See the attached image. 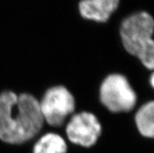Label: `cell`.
Wrapping results in <instances>:
<instances>
[{"label":"cell","instance_id":"5","mask_svg":"<svg viewBox=\"0 0 154 153\" xmlns=\"http://www.w3.org/2000/svg\"><path fill=\"white\" fill-rule=\"evenodd\" d=\"M65 133L70 143L88 148L97 143L102 134V125L94 113L83 111L70 116Z\"/></svg>","mask_w":154,"mask_h":153},{"label":"cell","instance_id":"8","mask_svg":"<svg viewBox=\"0 0 154 153\" xmlns=\"http://www.w3.org/2000/svg\"><path fill=\"white\" fill-rule=\"evenodd\" d=\"M135 125L145 138H154V101L143 105L135 116Z\"/></svg>","mask_w":154,"mask_h":153},{"label":"cell","instance_id":"3","mask_svg":"<svg viewBox=\"0 0 154 153\" xmlns=\"http://www.w3.org/2000/svg\"><path fill=\"white\" fill-rule=\"evenodd\" d=\"M100 99L109 112L120 113L130 112L135 108L137 95L125 76L111 74L102 82Z\"/></svg>","mask_w":154,"mask_h":153},{"label":"cell","instance_id":"9","mask_svg":"<svg viewBox=\"0 0 154 153\" xmlns=\"http://www.w3.org/2000/svg\"><path fill=\"white\" fill-rule=\"evenodd\" d=\"M150 84H151V85L152 86V87L154 88V72L152 73V74L150 77Z\"/></svg>","mask_w":154,"mask_h":153},{"label":"cell","instance_id":"2","mask_svg":"<svg viewBox=\"0 0 154 153\" xmlns=\"http://www.w3.org/2000/svg\"><path fill=\"white\" fill-rule=\"evenodd\" d=\"M154 20L147 12H139L124 20L120 35L125 50L143 66L154 70Z\"/></svg>","mask_w":154,"mask_h":153},{"label":"cell","instance_id":"4","mask_svg":"<svg viewBox=\"0 0 154 153\" xmlns=\"http://www.w3.org/2000/svg\"><path fill=\"white\" fill-rule=\"evenodd\" d=\"M38 102L44 122L53 127L62 126L76 107L74 95L63 85L51 87Z\"/></svg>","mask_w":154,"mask_h":153},{"label":"cell","instance_id":"6","mask_svg":"<svg viewBox=\"0 0 154 153\" xmlns=\"http://www.w3.org/2000/svg\"><path fill=\"white\" fill-rule=\"evenodd\" d=\"M120 0H80L78 11L88 20L105 23L117 10Z\"/></svg>","mask_w":154,"mask_h":153},{"label":"cell","instance_id":"1","mask_svg":"<svg viewBox=\"0 0 154 153\" xmlns=\"http://www.w3.org/2000/svg\"><path fill=\"white\" fill-rule=\"evenodd\" d=\"M38 99L29 93H0V141L20 145L31 141L44 125Z\"/></svg>","mask_w":154,"mask_h":153},{"label":"cell","instance_id":"7","mask_svg":"<svg viewBox=\"0 0 154 153\" xmlns=\"http://www.w3.org/2000/svg\"><path fill=\"white\" fill-rule=\"evenodd\" d=\"M68 145L60 134L49 132L42 135L32 148V153H67Z\"/></svg>","mask_w":154,"mask_h":153}]
</instances>
